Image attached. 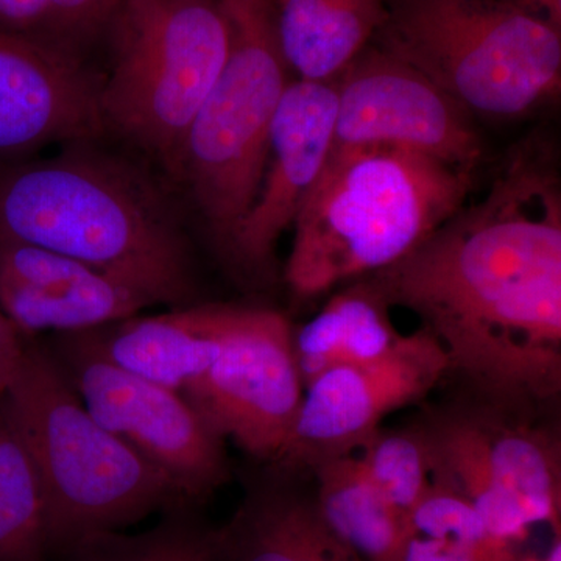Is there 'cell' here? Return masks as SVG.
Returning a JSON list of instances; mask_svg holds the SVG:
<instances>
[{"label": "cell", "mask_w": 561, "mask_h": 561, "mask_svg": "<svg viewBox=\"0 0 561 561\" xmlns=\"http://www.w3.org/2000/svg\"><path fill=\"white\" fill-rule=\"evenodd\" d=\"M103 133L173 176L195 114L227 62L231 25L221 0H122L106 25Z\"/></svg>", "instance_id": "cell-5"}, {"label": "cell", "mask_w": 561, "mask_h": 561, "mask_svg": "<svg viewBox=\"0 0 561 561\" xmlns=\"http://www.w3.org/2000/svg\"><path fill=\"white\" fill-rule=\"evenodd\" d=\"M359 460L376 489L405 518L430 489V456L420 427H381L362 446Z\"/></svg>", "instance_id": "cell-25"}, {"label": "cell", "mask_w": 561, "mask_h": 561, "mask_svg": "<svg viewBox=\"0 0 561 561\" xmlns=\"http://www.w3.org/2000/svg\"><path fill=\"white\" fill-rule=\"evenodd\" d=\"M420 430L430 456L431 482L448 486L470 502L497 540H523L530 523L522 505L497 485L471 405L438 413Z\"/></svg>", "instance_id": "cell-19"}, {"label": "cell", "mask_w": 561, "mask_h": 561, "mask_svg": "<svg viewBox=\"0 0 561 561\" xmlns=\"http://www.w3.org/2000/svg\"><path fill=\"white\" fill-rule=\"evenodd\" d=\"M376 36L471 114L522 116L560 90V27L516 0H387Z\"/></svg>", "instance_id": "cell-6"}, {"label": "cell", "mask_w": 561, "mask_h": 561, "mask_svg": "<svg viewBox=\"0 0 561 561\" xmlns=\"http://www.w3.org/2000/svg\"><path fill=\"white\" fill-rule=\"evenodd\" d=\"M98 140L0 161V238L99 268L153 306L194 305L197 273L176 202L157 176Z\"/></svg>", "instance_id": "cell-2"}, {"label": "cell", "mask_w": 561, "mask_h": 561, "mask_svg": "<svg viewBox=\"0 0 561 561\" xmlns=\"http://www.w3.org/2000/svg\"><path fill=\"white\" fill-rule=\"evenodd\" d=\"M101 81L84 58L0 28V161L101 139Z\"/></svg>", "instance_id": "cell-13"}, {"label": "cell", "mask_w": 561, "mask_h": 561, "mask_svg": "<svg viewBox=\"0 0 561 561\" xmlns=\"http://www.w3.org/2000/svg\"><path fill=\"white\" fill-rule=\"evenodd\" d=\"M387 0H278L280 57L297 80L335 81L382 27Z\"/></svg>", "instance_id": "cell-17"}, {"label": "cell", "mask_w": 561, "mask_h": 561, "mask_svg": "<svg viewBox=\"0 0 561 561\" xmlns=\"http://www.w3.org/2000/svg\"><path fill=\"white\" fill-rule=\"evenodd\" d=\"M153 302L108 273L0 238V311L21 335L76 334L139 316Z\"/></svg>", "instance_id": "cell-14"}, {"label": "cell", "mask_w": 561, "mask_h": 561, "mask_svg": "<svg viewBox=\"0 0 561 561\" xmlns=\"http://www.w3.org/2000/svg\"><path fill=\"white\" fill-rule=\"evenodd\" d=\"M391 147L474 171L481 135L472 114L420 70L367 47L337 79L334 147Z\"/></svg>", "instance_id": "cell-11"}, {"label": "cell", "mask_w": 561, "mask_h": 561, "mask_svg": "<svg viewBox=\"0 0 561 561\" xmlns=\"http://www.w3.org/2000/svg\"><path fill=\"white\" fill-rule=\"evenodd\" d=\"M508 553L478 551L409 531L398 561H508Z\"/></svg>", "instance_id": "cell-27"}, {"label": "cell", "mask_w": 561, "mask_h": 561, "mask_svg": "<svg viewBox=\"0 0 561 561\" xmlns=\"http://www.w3.org/2000/svg\"><path fill=\"white\" fill-rule=\"evenodd\" d=\"M409 531L491 553H508V542L486 530L478 511L456 491L431 482L408 516Z\"/></svg>", "instance_id": "cell-26"}, {"label": "cell", "mask_w": 561, "mask_h": 561, "mask_svg": "<svg viewBox=\"0 0 561 561\" xmlns=\"http://www.w3.org/2000/svg\"><path fill=\"white\" fill-rule=\"evenodd\" d=\"M335 116L337 80L287 83L273 117L260 191L224 256L236 275L273 279L276 243L294 227L334 147Z\"/></svg>", "instance_id": "cell-12"}, {"label": "cell", "mask_w": 561, "mask_h": 561, "mask_svg": "<svg viewBox=\"0 0 561 561\" xmlns=\"http://www.w3.org/2000/svg\"><path fill=\"white\" fill-rule=\"evenodd\" d=\"M302 393L290 321L273 309L236 305L219 356L184 397L224 440L273 465Z\"/></svg>", "instance_id": "cell-9"}, {"label": "cell", "mask_w": 561, "mask_h": 561, "mask_svg": "<svg viewBox=\"0 0 561 561\" xmlns=\"http://www.w3.org/2000/svg\"><path fill=\"white\" fill-rule=\"evenodd\" d=\"M0 404L35 465L51 556L160 508L191 505L88 412L49 348L25 342Z\"/></svg>", "instance_id": "cell-4"}, {"label": "cell", "mask_w": 561, "mask_h": 561, "mask_svg": "<svg viewBox=\"0 0 561 561\" xmlns=\"http://www.w3.org/2000/svg\"><path fill=\"white\" fill-rule=\"evenodd\" d=\"M390 308L370 278L353 280L335 291L312 320L294 330L302 387L334 368L370 364L386 356L402 337Z\"/></svg>", "instance_id": "cell-18"}, {"label": "cell", "mask_w": 561, "mask_h": 561, "mask_svg": "<svg viewBox=\"0 0 561 561\" xmlns=\"http://www.w3.org/2000/svg\"><path fill=\"white\" fill-rule=\"evenodd\" d=\"M446 373L445 351L424 328L402 335L370 364L324 373L305 387L289 440L273 467L300 474L360 451L390 413L424 400Z\"/></svg>", "instance_id": "cell-10"}, {"label": "cell", "mask_w": 561, "mask_h": 561, "mask_svg": "<svg viewBox=\"0 0 561 561\" xmlns=\"http://www.w3.org/2000/svg\"><path fill=\"white\" fill-rule=\"evenodd\" d=\"M58 335L50 354L88 412L164 476L187 504L230 479L224 438L184 394L111 364L84 332Z\"/></svg>", "instance_id": "cell-8"}, {"label": "cell", "mask_w": 561, "mask_h": 561, "mask_svg": "<svg viewBox=\"0 0 561 561\" xmlns=\"http://www.w3.org/2000/svg\"><path fill=\"white\" fill-rule=\"evenodd\" d=\"M49 556L39 478L0 404V561H47Z\"/></svg>", "instance_id": "cell-22"}, {"label": "cell", "mask_w": 561, "mask_h": 561, "mask_svg": "<svg viewBox=\"0 0 561 561\" xmlns=\"http://www.w3.org/2000/svg\"><path fill=\"white\" fill-rule=\"evenodd\" d=\"M69 561H221L219 535L190 515V505L172 508L153 529L138 535H99L65 553Z\"/></svg>", "instance_id": "cell-24"}, {"label": "cell", "mask_w": 561, "mask_h": 561, "mask_svg": "<svg viewBox=\"0 0 561 561\" xmlns=\"http://www.w3.org/2000/svg\"><path fill=\"white\" fill-rule=\"evenodd\" d=\"M313 494L321 518L332 534L362 561H398L409 535L408 518L370 481L359 457L321 461Z\"/></svg>", "instance_id": "cell-20"}, {"label": "cell", "mask_w": 561, "mask_h": 561, "mask_svg": "<svg viewBox=\"0 0 561 561\" xmlns=\"http://www.w3.org/2000/svg\"><path fill=\"white\" fill-rule=\"evenodd\" d=\"M535 13L541 14L553 25H561V0H516Z\"/></svg>", "instance_id": "cell-29"}, {"label": "cell", "mask_w": 561, "mask_h": 561, "mask_svg": "<svg viewBox=\"0 0 561 561\" xmlns=\"http://www.w3.org/2000/svg\"><path fill=\"white\" fill-rule=\"evenodd\" d=\"M471 409L497 485L522 505L530 526L549 523L559 527L561 463L556 438L531 426V420L474 404Z\"/></svg>", "instance_id": "cell-21"}, {"label": "cell", "mask_w": 561, "mask_h": 561, "mask_svg": "<svg viewBox=\"0 0 561 561\" xmlns=\"http://www.w3.org/2000/svg\"><path fill=\"white\" fill-rule=\"evenodd\" d=\"M24 335H21L0 311V398L3 397L16 375L22 353H24Z\"/></svg>", "instance_id": "cell-28"}, {"label": "cell", "mask_w": 561, "mask_h": 561, "mask_svg": "<svg viewBox=\"0 0 561 561\" xmlns=\"http://www.w3.org/2000/svg\"><path fill=\"white\" fill-rule=\"evenodd\" d=\"M548 561H561V546L560 541H557L552 546L551 553H549Z\"/></svg>", "instance_id": "cell-30"}, {"label": "cell", "mask_w": 561, "mask_h": 561, "mask_svg": "<svg viewBox=\"0 0 561 561\" xmlns=\"http://www.w3.org/2000/svg\"><path fill=\"white\" fill-rule=\"evenodd\" d=\"M234 308L194 302L161 316L130 317L84 335L122 370L184 394L219 356Z\"/></svg>", "instance_id": "cell-15"}, {"label": "cell", "mask_w": 561, "mask_h": 561, "mask_svg": "<svg viewBox=\"0 0 561 561\" xmlns=\"http://www.w3.org/2000/svg\"><path fill=\"white\" fill-rule=\"evenodd\" d=\"M231 47L219 80L195 114L172 180L183 184L224 257L260 191L287 68L273 0H221Z\"/></svg>", "instance_id": "cell-7"}, {"label": "cell", "mask_w": 561, "mask_h": 561, "mask_svg": "<svg viewBox=\"0 0 561 561\" xmlns=\"http://www.w3.org/2000/svg\"><path fill=\"white\" fill-rule=\"evenodd\" d=\"M217 535L221 561H362L323 522L313 494L276 468Z\"/></svg>", "instance_id": "cell-16"}, {"label": "cell", "mask_w": 561, "mask_h": 561, "mask_svg": "<svg viewBox=\"0 0 561 561\" xmlns=\"http://www.w3.org/2000/svg\"><path fill=\"white\" fill-rule=\"evenodd\" d=\"M122 0H0V28L87 60Z\"/></svg>", "instance_id": "cell-23"}, {"label": "cell", "mask_w": 561, "mask_h": 561, "mask_svg": "<svg viewBox=\"0 0 561 561\" xmlns=\"http://www.w3.org/2000/svg\"><path fill=\"white\" fill-rule=\"evenodd\" d=\"M472 172L391 147L332 149L298 210L284 279L309 301L397 264L467 203Z\"/></svg>", "instance_id": "cell-3"}, {"label": "cell", "mask_w": 561, "mask_h": 561, "mask_svg": "<svg viewBox=\"0 0 561 561\" xmlns=\"http://www.w3.org/2000/svg\"><path fill=\"white\" fill-rule=\"evenodd\" d=\"M423 321L472 404L531 420L561 390V184L541 138L512 150L482 201L465 203L397 264L367 276Z\"/></svg>", "instance_id": "cell-1"}]
</instances>
